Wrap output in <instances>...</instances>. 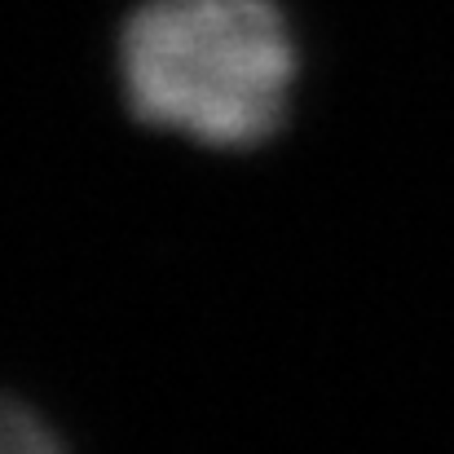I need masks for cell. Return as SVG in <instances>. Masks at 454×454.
I'll use <instances>...</instances> for the list:
<instances>
[{
    "label": "cell",
    "mask_w": 454,
    "mask_h": 454,
    "mask_svg": "<svg viewBox=\"0 0 454 454\" xmlns=\"http://www.w3.org/2000/svg\"><path fill=\"white\" fill-rule=\"evenodd\" d=\"M62 446L53 428H44V419L18 402L0 397V454H40Z\"/></svg>",
    "instance_id": "2"
},
{
    "label": "cell",
    "mask_w": 454,
    "mask_h": 454,
    "mask_svg": "<svg viewBox=\"0 0 454 454\" xmlns=\"http://www.w3.org/2000/svg\"><path fill=\"white\" fill-rule=\"evenodd\" d=\"M120 71L137 120L243 151L278 133L296 44L274 0H151L124 27Z\"/></svg>",
    "instance_id": "1"
}]
</instances>
